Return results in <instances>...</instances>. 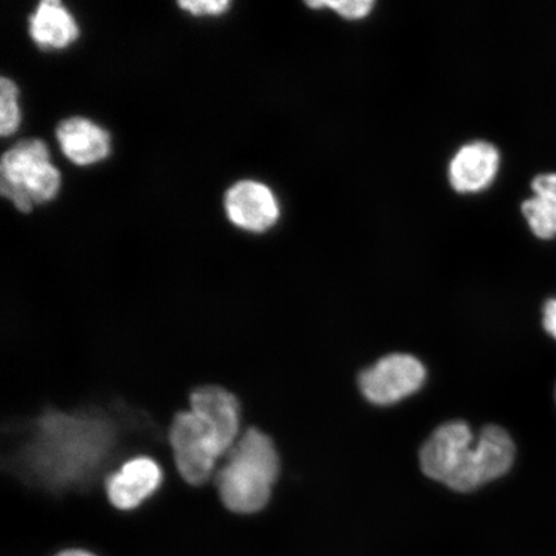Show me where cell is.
I'll use <instances>...</instances> for the list:
<instances>
[{
	"label": "cell",
	"mask_w": 556,
	"mask_h": 556,
	"mask_svg": "<svg viewBox=\"0 0 556 556\" xmlns=\"http://www.w3.org/2000/svg\"><path fill=\"white\" fill-rule=\"evenodd\" d=\"M191 413L203 424L220 456L238 442L240 406L238 399L215 386L198 388L190 397Z\"/></svg>",
	"instance_id": "8992f818"
},
{
	"label": "cell",
	"mask_w": 556,
	"mask_h": 556,
	"mask_svg": "<svg viewBox=\"0 0 556 556\" xmlns=\"http://www.w3.org/2000/svg\"><path fill=\"white\" fill-rule=\"evenodd\" d=\"M55 137L64 155L76 165H93L110 155V135L85 117L75 116L61 122Z\"/></svg>",
	"instance_id": "30bf717a"
},
{
	"label": "cell",
	"mask_w": 556,
	"mask_h": 556,
	"mask_svg": "<svg viewBox=\"0 0 556 556\" xmlns=\"http://www.w3.org/2000/svg\"><path fill=\"white\" fill-rule=\"evenodd\" d=\"M516 447L503 428L485 427L475 441L468 424H444L424 444L420 465L426 476L458 492H469L506 475Z\"/></svg>",
	"instance_id": "6da1fadb"
},
{
	"label": "cell",
	"mask_w": 556,
	"mask_h": 556,
	"mask_svg": "<svg viewBox=\"0 0 556 556\" xmlns=\"http://www.w3.org/2000/svg\"><path fill=\"white\" fill-rule=\"evenodd\" d=\"M228 0H193V2H179L180 9L190 12L193 16H219L229 7Z\"/></svg>",
	"instance_id": "9a60e30c"
},
{
	"label": "cell",
	"mask_w": 556,
	"mask_h": 556,
	"mask_svg": "<svg viewBox=\"0 0 556 556\" xmlns=\"http://www.w3.org/2000/svg\"><path fill=\"white\" fill-rule=\"evenodd\" d=\"M61 174L51 163L50 150L41 139L29 138L4 152L0 162V192L21 213L55 198Z\"/></svg>",
	"instance_id": "3957f363"
},
{
	"label": "cell",
	"mask_w": 556,
	"mask_h": 556,
	"mask_svg": "<svg viewBox=\"0 0 556 556\" xmlns=\"http://www.w3.org/2000/svg\"><path fill=\"white\" fill-rule=\"evenodd\" d=\"M58 556H96L85 551H67L59 554Z\"/></svg>",
	"instance_id": "e0dca14e"
},
{
	"label": "cell",
	"mask_w": 556,
	"mask_h": 556,
	"mask_svg": "<svg viewBox=\"0 0 556 556\" xmlns=\"http://www.w3.org/2000/svg\"><path fill=\"white\" fill-rule=\"evenodd\" d=\"M30 35L40 48L64 50L79 37V27L59 0H45L29 17Z\"/></svg>",
	"instance_id": "8fae6325"
},
{
	"label": "cell",
	"mask_w": 556,
	"mask_h": 556,
	"mask_svg": "<svg viewBox=\"0 0 556 556\" xmlns=\"http://www.w3.org/2000/svg\"><path fill=\"white\" fill-rule=\"evenodd\" d=\"M500 154L495 146L472 142L457 151L450 165V180L457 192H479L495 179Z\"/></svg>",
	"instance_id": "9c48e42d"
},
{
	"label": "cell",
	"mask_w": 556,
	"mask_h": 556,
	"mask_svg": "<svg viewBox=\"0 0 556 556\" xmlns=\"http://www.w3.org/2000/svg\"><path fill=\"white\" fill-rule=\"evenodd\" d=\"M542 324H544V329L548 336H552L554 339H556V298L546 302Z\"/></svg>",
	"instance_id": "2e32d148"
},
{
	"label": "cell",
	"mask_w": 556,
	"mask_h": 556,
	"mask_svg": "<svg viewBox=\"0 0 556 556\" xmlns=\"http://www.w3.org/2000/svg\"><path fill=\"white\" fill-rule=\"evenodd\" d=\"M174 460L185 482L203 485L213 476L220 454L211 434L191 412L174 417L169 430Z\"/></svg>",
	"instance_id": "277c9868"
},
{
	"label": "cell",
	"mask_w": 556,
	"mask_h": 556,
	"mask_svg": "<svg viewBox=\"0 0 556 556\" xmlns=\"http://www.w3.org/2000/svg\"><path fill=\"white\" fill-rule=\"evenodd\" d=\"M227 217L245 231L266 232L276 225L280 208L273 191L254 180H241L225 198Z\"/></svg>",
	"instance_id": "52a82bcc"
},
{
	"label": "cell",
	"mask_w": 556,
	"mask_h": 556,
	"mask_svg": "<svg viewBox=\"0 0 556 556\" xmlns=\"http://www.w3.org/2000/svg\"><path fill=\"white\" fill-rule=\"evenodd\" d=\"M312 9H321V7H329V9L337 11L340 16L348 20L363 18L372 10L374 2L370 0H331V2H308Z\"/></svg>",
	"instance_id": "5bb4252c"
},
{
	"label": "cell",
	"mask_w": 556,
	"mask_h": 556,
	"mask_svg": "<svg viewBox=\"0 0 556 556\" xmlns=\"http://www.w3.org/2000/svg\"><path fill=\"white\" fill-rule=\"evenodd\" d=\"M533 197L521 204L531 231L539 239L556 236V173L540 174L532 180Z\"/></svg>",
	"instance_id": "7c38bea8"
},
{
	"label": "cell",
	"mask_w": 556,
	"mask_h": 556,
	"mask_svg": "<svg viewBox=\"0 0 556 556\" xmlns=\"http://www.w3.org/2000/svg\"><path fill=\"white\" fill-rule=\"evenodd\" d=\"M426 368L408 354H391L361 375L359 387L375 405H393L419 391L426 380Z\"/></svg>",
	"instance_id": "5b68a950"
},
{
	"label": "cell",
	"mask_w": 556,
	"mask_h": 556,
	"mask_svg": "<svg viewBox=\"0 0 556 556\" xmlns=\"http://www.w3.org/2000/svg\"><path fill=\"white\" fill-rule=\"evenodd\" d=\"M163 471L150 457H136L108 478L110 503L119 510H134L159 490Z\"/></svg>",
	"instance_id": "ba28073f"
},
{
	"label": "cell",
	"mask_w": 556,
	"mask_h": 556,
	"mask_svg": "<svg viewBox=\"0 0 556 556\" xmlns=\"http://www.w3.org/2000/svg\"><path fill=\"white\" fill-rule=\"evenodd\" d=\"M555 399H556V392H555Z\"/></svg>",
	"instance_id": "ac0fdd59"
},
{
	"label": "cell",
	"mask_w": 556,
	"mask_h": 556,
	"mask_svg": "<svg viewBox=\"0 0 556 556\" xmlns=\"http://www.w3.org/2000/svg\"><path fill=\"white\" fill-rule=\"evenodd\" d=\"M18 96L15 81L7 78L0 80V135L3 137L15 134L20 127Z\"/></svg>",
	"instance_id": "4fadbf2b"
},
{
	"label": "cell",
	"mask_w": 556,
	"mask_h": 556,
	"mask_svg": "<svg viewBox=\"0 0 556 556\" xmlns=\"http://www.w3.org/2000/svg\"><path fill=\"white\" fill-rule=\"evenodd\" d=\"M280 462L270 438L258 429H249L228 452V460L215 483L228 510L253 514L269 502Z\"/></svg>",
	"instance_id": "7a4b0ae2"
}]
</instances>
